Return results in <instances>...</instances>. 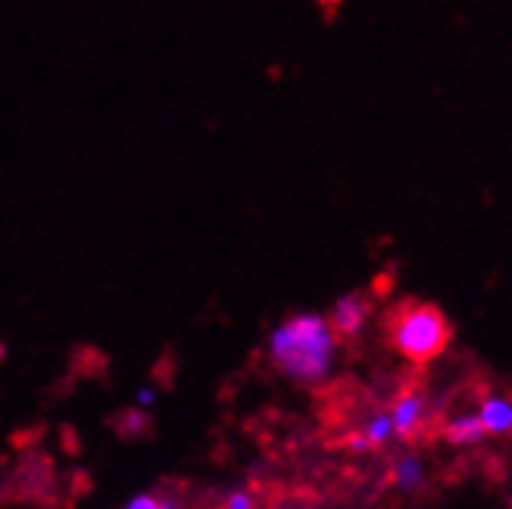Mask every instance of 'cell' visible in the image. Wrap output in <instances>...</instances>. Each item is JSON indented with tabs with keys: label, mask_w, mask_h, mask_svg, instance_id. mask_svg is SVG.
I'll list each match as a JSON object with an SVG mask.
<instances>
[{
	"label": "cell",
	"mask_w": 512,
	"mask_h": 509,
	"mask_svg": "<svg viewBox=\"0 0 512 509\" xmlns=\"http://www.w3.org/2000/svg\"><path fill=\"white\" fill-rule=\"evenodd\" d=\"M381 332L388 344L409 363H431L450 347L453 322L438 303H425L416 297H403L384 310Z\"/></svg>",
	"instance_id": "7a4b0ae2"
},
{
	"label": "cell",
	"mask_w": 512,
	"mask_h": 509,
	"mask_svg": "<svg viewBox=\"0 0 512 509\" xmlns=\"http://www.w3.org/2000/svg\"><path fill=\"white\" fill-rule=\"evenodd\" d=\"M363 435L369 438V444H372L375 450H381V447L388 444L391 438H397L391 413H388V410H378V413H372V416L366 419V425H363Z\"/></svg>",
	"instance_id": "ba28073f"
},
{
	"label": "cell",
	"mask_w": 512,
	"mask_h": 509,
	"mask_svg": "<svg viewBox=\"0 0 512 509\" xmlns=\"http://www.w3.org/2000/svg\"><path fill=\"white\" fill-rule=\"evenodd\" d=\"M122 509H160V494H138V497H132L128 500Z\"/></svg>",
	"instance_id": "8fae6325"
},
{
	"label": "cell",
	"mask_w": 512,
	"mask_h": 509,
	"mask_svg": "<svg viewBox=\"0 0 512 509\" xmlns=\"http://www.w3.org/2000/svg\"><path fill=\"white\" fill-rule=\"evenodd\" d=\"M428 481V466L419 453H406L397 456L394 466H391V485L403 494H416L422 491V485Z\"/></svg>",
	"instance_id": "5b68a950"
},
{
	"label": "cell",
	"mask_w": 512,
	"mask_h": 509,
	"mask_svg": "<svg viewBox=\"0 0 512 509\" xmlns=\"http://www.w3.org/2000/svg\"><path fill=\"white\" fill-rule=\"evenodd\" d=\"M478 416L488 428L491 438H503V435H512V400L509 397H500V394H488L478 406Z\"/></svg>",
	"instance_id": "52a82bcc"
},
{
	"label": "cell",
	"mask_w": 512,
	"mask_h": 509,
	"mask_svg": "<svg viewBox=\"0 0 512 509\" xmlns=\"http://www.w3.org/2000/svg\"><path fill=\"white\" fill-rule=\"evenodd\" d=\"M113 428L119 431L122 438H141L150 431V419H147V410H122L113 422Z\"/></svg>",
	"instance_id": "9c48e42d"
},
{
	"label": "cell",
	"mask_w": 512,
	"mask_h": 509,
	"mask_svg": "<svg viewBox=\"0 0 512 509\" xmlns=\"http://www.w3.org/2000/svg\"><path fill=\"white\" fill-rule=\"evenodd\" d=\"M388 413L394 419V431H397V441H416L419 438V431H422V422L428 416V397L422 391H400L391 406H388Z\"/></svg>",
	"instance_id": "277c9868"
},
{
	"label": "cell",
	"mask_w": 512,
	"mask_h": 509,
	"mask_svg": "<svg viewBox=\"0 0 512 509\" xmlns=\"http://www.w3.org/2000/svg\"><path fill=\"white\" fill-rule=\"evenodd\" d=\"M160 509H185V497L178 491H166L160 494Z\"/></svg>",
	"instance_id": "5bb4252c"
},
{
	"label": "cell",
	"mask_w": 512,
	"mask_h": 509,
	"mask_svg": "<svg viewBox=\"0 0 512 509\" xmlns=\"http://www.w3.org/2000/svg\"><path fill=\"white\" fill-rule=\"evenodd\" d=\"M222 509H256V494L253 491H244V488L228 491Z\"/></svg>",
	"instance_id": "30bf717a"
},
{
	"label": "cell",
	"mask_w": 512,
	"mask_h": 509,
	"mask_svg": "<svg viewBox=\"0 0 512 509\" xmlns=\"http://www.w3.org/2000/svg\"><path fill=\"white\" fill-rule=\"evenodd\" d=\"M153 403H157V388L141 385L138 394H135V406H138V410H153Z\"/></svg>",
	"instance_id": "7c38bea8"
},
{
	"label": "cell",
	"mask_w": 512,
	"mask_h": 509,
	"mask_svg": "<svg viewBox=\"0 0 512 509\" xmlns=\"http://www.w3.org/2000/svg\"><path fill=\"white\" fill-rule=\"evenodd\" d=\"M372 316V300L366 291L353 288V291H344L335 303H331V313H328V322L335 328V335L341 341H353L363 335V328Z\"/></svg>",
	"instance_id": "3957f363"
},
{
	"label": "cell",
	"mask_w": 512,
	"mask_h": 509,
	"mask_svg": "<svg viewBox=\"0 0 512 509\" xmlns=\"http://www.w3.org/2000/svg\"><path fill=\"white\" fill-rule=\"evenodd\" d=\"M484 438H491V435L478 413H459L456 419L444 425V441L453 447H478Z\"/></svg>",
	"instance_id": "8992f818"
},
{
	"label": "cell",
	"mask_w": 512,
	"mask_h": 509,
	"mask_svg": "<svg viewBox=\"0 0 512 509\" xmlns=\"http://www.w3.org/2000/svg\"><path fill=\"white\" fill-rule=\"evenodd\" d=\"M338 335L322 313H294L272 328L266 341V356L278 375L300 388H313L335 372Z\"/></svg>",
	"instance_id": "6da1fadb"
},
{
	"label": "cell",
	"mask_w": 512,
	"mask_h": 509,
	"mask_svg": "<svg viewBox=\"0 0 512 509\" xmlns=\"http://www.w3.org/2000/svg\"><path fill=\"white\" fill-rule=\"evenodd\" d=\"M347 447H350L353 453H372V450H375V447L369 444V438L363 435V431H356V435H350Z\"/></svg>",
	"instance_id": "4fadbf2b"
}]
</instances>
